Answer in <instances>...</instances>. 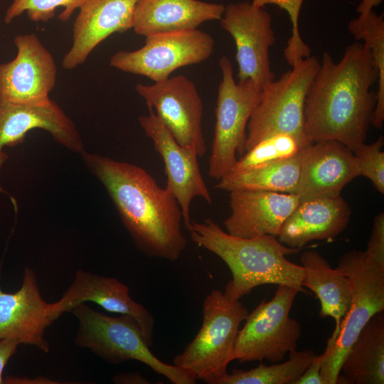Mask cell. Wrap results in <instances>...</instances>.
Here are the masks:
<instances>
[{"label":"cell","instance_id":"25","mask_svg":"<svg viewBox=\"0 0 384 384\" xmlns=\"http://www.w3.org/2000/svg\"><path fill=\"white\" fill-rule=\"evenodd\" d=\"M298 154L220 178L215 187L220 190H257L297 193L300 177Z\"/></svg>","mask_w":384,"mask_h":384},{"label":"cell","instance_id":"4","mask_svg":"<svg viewBox=\"0 0 384 384\" xmlns=\"http://www.w3.org/2000/svg\"><path fill=\"white\" fill-rule=\"evenodd\" d=\"M78 320L75 344L87 348L111 364L136 360L174 384H194L191 372L157 358L150 350L137 322L132 317H113L81 303L70 311Z\"/></svg>","mask_w":384,"mask_h":384},{"label":"cell","instance_id":"33","mask_svg":"<svg viewBox=\"0 0 384 384\" xmlns=\"http://www.w3.org/2000/svg\"><path fill=\"white\" fill-rule=\"evenodd\" d=\"M294 384H324L321 375V361L319 356H316Z\"/></svg>","mask_w":384,"mask_h":384},{"label":"cell","instance_id":"7","mask_svg":"<svg viewBox=\"0 0 384 384\" xmlns=\"http://www.w3.org/2000/svg\"><path fill=\"white\" fill-rule=\"evenodd\" d=\"M336 268L348 280L352 299L337 338L319 356L324 384L338 383L341 363L352 343L370 319L384 310V270L368 261L363 251H348Z\"/></svg>","mask_w":384,"mask_h":384},{"label":"cell","instance_id":"28","mask_svg":"<svg viewBox=\"0 0 384 384\" xmlns=\"http://www.w3.org/2000/svg\"><path fill=\"white\" fill-rule=\"evenodd\" d=\"M303 148L294 137L277 134L265 139L238 159L230 174H236L262 165L292 157ZM227 175V174H226Z\"/></svg>","mask_w":384,"mask_h":384},{"label":"cell","instance_id":"6","mask_svg":"<svg viewBox=\"0 0 384 384\" xmlns=\"http://www.w3.org/2000/svg\"><path fill=\"white\" fill-rule=\"evenodd\" d=\"M319 65L315 56L301 59L279 80H272L262 88L260 100L247 125L245 152L262 140L277 134L294 137L303 147L311 144L304 134V106Z\"/></svg>","mask_w":384,"mask_h":384},{"label":"cell","instance_id":"22","mask_svg":"<svg viewBox=\"0 0 384 384\" xmlns=\"http://www.w3.org/2000/svg\"><path fill=\"white\" fill-rule=\"evenodd\" d=\"M222 4L199 0H139L132 28L141 36L197 28L201 23L220 20Z\"/></svg>","mask_w":384,"mask_h":384},{"label":"cell","instance_id":"1","mask_svg":"<svg viewBox=\"0 0 384 384\" xmlns=\"http://www.w3.org/2000/svg\"><path fill=\"white\" fill-rule=\"evenodd\" d=\"M378 79L371 52L364 43L346 47L338 63L324 52L305 100L308 142L334 140L353 152L365 144L377 102L371 87Z\"/></svg>","mask_w":384,"mask_h":384},{"label":"cell","instance_id":"13","mask_svg":"<svg viewBox=\"0 0 384 384\" xmlns=\"http://www.w3.org/2000/svg\"><path fill=\"white\" fill-rule=\"evenodd\" d=\"M14 43L17 49L15 58L0 63V97L19 104H50L53 100L49 94L57 78L52 54L35 33L18 35Z\"/></svg>","mask_w":384,"mask_h":384},{"label":"cell","instance_id":"10","mask_svg":"<svg viewBox=\"0 0 384 384\" xmlns=\"http://www.w3.org/2000/svg\"><path fill=\"white\" fill-rule=\"evenodd\" d=\"M214 46L213 37L198 28L159 33L146 36L144 45L136 50L116 52L110 65L156 82L167 79L178 68L206 60Z\"/></svg>","mask_w":384,"mask_h":384},{"label":"cell","instance_id":"16","mask_svg":"<svg viewBox=\"0 0 384 384\" xmlns=\"http://www.w3.org/2000/svg\"><path fill=\"white\" fill-rule=\"evenodd\" d=\"M36 129L47 131L56 142L73 152L82 155L85 151L74 122L55 101L35 106L0 97V175L8 159L4 149L21 143L26 134Z\"/></svg>","mask_w":384,"mask_h":384},{"label":"cell","instance_id":"15","mask_svg":"<svg viewBox=\"0 0 384 384\" xmlns=\"http://www.w3.org/2000/svg\"><path fill=\"white\" fill-rule=\"evenodd\" d=\"M58 318L55 303L42 298L31 268L25 267L22 285L16 292H5L0 284V340L16 341L48 353L45 331Z\"/></svg>","mask_w":384,"mask_h":384},{"label":"cell","instance_id":"9","mask_svg":"<svg viewBox=\"0 0 384 384\" xmlns=\"http://www.w3.org/2000/svg\"><path fill=\"white\" fill-rule=\"evenodd\" d=\"M298 292L294 287L278 284L270 301L263 299L248 314L238 334L235 360L277 363L297 350L302 329L289 313Z\"/></svg>","mask_w":384,"mask_h":384},{"label":"cell","instance_id":"26","mask_svg":"<svg viewBox=\"0 0 384 384\" xmlns=\"http://www.w3.org/2000/svg\"><path fill=\"white\" fill-rule=\"evenodd\" d=\"M311 349L294 351L289 359L267 366L260 363L248 370L234 369L228 372L215 384H294L316 357Z\"/></svg>","mask_w":384,"mask_h":384},{"label":"cell","instance_id":"30","mask_svg":"<svg viewBox=\"0 0 384 384\" xmlns=\"http://www.w3.org/2000/svg\"><path fill=\"white\" fill-rule=\"evenodd\" d=\"M304 0H253L252 4L264 7L266 4H274L286 11L292 23V35L284 50L287 63L292 67L299 60L310 56L311 49L302 40L299 30V16Z\"/></svg>","mask_w":384,"mask_h":384},{"label":"cell","instance_id":"2","mask_svg":"<svg viewBox=\"0 0 384 384\" xmlns=\"http://www.w3.org/2000/svg\"><path fill=\"white\" fill-rule=\"evenodd\" d=\"M85 164L106 189L137 248L171 262L184 251L183 215L175 197L143 168L85 151Z\"/></svg>","mask_w":384,"mask_h":384},{"label":"cell","instance_id":"12","mask_svg":"<svg viewBox=\"0 0 384 384\" xmlns=\"http://www.w3.org/2000/svg\"><path fill=\"white\" fill-rule=\"evenodd\" d=\"M220 21L235 43L238 80L250 79L262 88L274 80L269 51L276 38L270 14L242 1L225 6Z\"/></svg>","mask_w":384,"mask_h":384},{"label":"cell","instance_id":"14","mask_svg":"<svg viewBox=\"0 0 384 384\" xmlns=\"http://www.w3.org/2000/svg\"><path fill=\"white\" fill-rule=\"evenodd\" d=\"M145 134L153 142L161 157L166 175V188L177 200L186 228L191 222L190 207L196 197L212 203V196L201 173L197 152L180 145L167 130L153 110L138 118Z\"/></svg>","mask_w":384,"mask_h":384},{"label":"cell","instance_id":"5","mask_svg":"<svg viewBox=\"0 0 384 384\" xmlns=\"http://www.w3.org/2000/svg\"><path fill=\"white\" fill-rule=\"evenodd\" d=\"M248 314L240 299L219 289L212 290L203 302L201 329L183 352L174 357L173 364L191 372L196 379L215 384L235 360L239 328Z\"/></svg>","mask_w":384,"mask_h":384},{"label":"cell","instance_id":"11","mask_svg":"<svg viewBox=\"0 0 384 384\" xmlns=\"http://www.w3.org/2000/svg\"><path fill=\"white\" fill-rule=\"evenodd\" d=\"M135 90L180 145L194 149L199 157L206 154L203 105L193 82L178 75L152 85L138 83Z\"/></svg>","mask_w":384,"mask_h":384},{"label":"cell","instance_id":"17","mask_svg":"<svg viewBox=\"0 0 384 384\" xmlns=\"http://www.w3.org/2000/svg\"><path fill=\"white\" fill-rule=\"evenodd\" d=\"M300 177L297 193L301 200L341 196L343 188L358 176L352 150L341 142L321 141L299 151Z\"/></svg>","mask_w":384,"mask_h":384},{"label":"cell","instance_id":"31","mask_svg":"<svg viewBox=\"0 0 384 384\" xmlns=\"http://www.w3.org/2000/svg\"><path fill=\"white\" fill-rule=\"evenodd\" d=\"M383 145V137L380 135L374 142L363 144L353 151L358 164V176H363L370 179L381 193H384Z\"/></svg>","mask_w":384,"mask_h":384},{"label":"cell","instance_id":"27","mask_svg":"<svg viewBox=\"0 0 384 384\" xmlns=\"http://www.w3.org/2000/svg\"><path fill=\"white\" fill-rule=\"evenodd\" d=\"M348 28L356 40H362L370 49L378 72L377 102L371 124L377 129L383 127L384 121V19L383 14L378 15L371 11L366 16L351 20Z\"/></svg>","mask_w":384,"mask_h":384},{"label":"cell","instance_id":"29","mask_svg":"<svg viewBox=\"0 0 384 384\" xmlns=\"http://www.w3.org/2000/svg\"><path fill=\"white\" fill-rule=\"evenodd\" d=\"M85 0H12L7 8L4 21L11 23L14 18L25 11L28 18L34 22H46L55 14L56 9L63 10L58 16L61 21H68L75 9H79Z\"/></svg>","mask_w":384,"mask_h":384},{"label":"cell","instance_id":"32","mask_svg":"<svg viewBox=\"0 0 384 384\" xmlns=\"http://www.w3.org/2000/svg\"><path fill=\"white\" fill-rule=\"evenodd\" d=\"M366 258L384 270V213L375 217L367 249L363 251Z\"/></svg>","mask_w":384,"mask_h":384},{"label":"cell","instance_id":"34","mask_svg":"<svg viewBox=\"0 0 384 384\" xmlns=\"http://www.w3.org/2000/svg\"><path fill=\"white\" fill-rule=\"evenodd\" d=\"M19 343L9 339L0 340V384L5 383L3 378L4 368L10 358L15 354Z\"/></svg>","mask_w":384,"mask_h":384},{"label":"cell","instance_id":"8","mask_svg":"<svg viewBox=\"0 0 384 384\" xmlns=\"http://www.w3.org/2000/svg\"><path fill=\"white\" fill-rule=\"evenodd\" d=\"M222 79L218 87L215 124L208 174L219 180L236 163V154L245 152L246 129L257 105L262 88L250 79L235 82L233 68L227 56L219 60Z\"/></svg>","mask_w":384,"mask_h":384},{"label":"cell","instance_id":"35","mask_svg":"<svg viewBox=\"0 0 384 384\" xmlns=\"http://www.w3.org/2000/svg\"><path fill=\"white\" fill-rule=\"evenodd\" d=\"M113 380L116 383H136L148 384L150 383L144 377L138 373H127L116 375Z\"/></svg>","mask_w":384,"mask_h":384},{"label":"cell","instance_id":"36","mask_svg":"<svg viewBox=\"0 0 384 384\" xmlns=\"http://www.w3.org/2000/svg\"><path fill=\"white\" fill-rule=\"evenodd\" d=\"M383 0H362L358 4L356 10L360 14V16H367L374 6L381 4Z\"/></svg>","mask_w":384,"mask_h":384},{"label":"cell","instance_id":"23","mask_svg":"<svg viewBox=\"0 0 384 384\" xmlns=\"http://www.w3.org/2000/svg\"><path fill=\"white\" fill-rule=\"evenodd\" d=\"M304 276L302 286L313 292L319 299V316H330L335 321V329L328 339L329 348L337 338L341 324L348 311L352 299L351 288L347 278L315 250L304 252L300 257Z\"/></svg>","mask_w":384,"mask_h":384},{"label":"cell","instance_id":"18","mask_svg":"<svg viewBox=\"0 0 384 384\" xmlns=\"http://www.w3.org/2000/svg\"><path fill=\"white\" fill-rule=\"evenodd\" d=\"M94 302L110 312L127 315L139 326L146 343L151 346L155 320L143 305L133 300L127 285L113 277L79 270L61 298L55 303L59 316L76 305Z\"/></svg>","mask_w":384,"mask_h":384},{"label":"cell","instance_id":"19","mask_svg":"<svg viewBox=\"0 0 384 384\" xmlns=\"http://www.w3.org/2000/svg\"><path fill=\"white\" fill-rule=\"evenodd\" d=\"M138 1L85 0L74 21L73 44L63 58V67L67 70L78 67L110 36L132 28Z\"/></svg>","mask_w":384,"mask_h":384},{"label":"cell","instance_id":"20","mask_svg":"<svg viewBox=\"0 0 384 384\" xmlns=\"http://www.w3.org/2000/svg\"><path fill=\"white\" fill-rule=\"evenodd\" d=\"M301 199L297 194L257 190L230 191V214L224 221L229 234L250 238L277 236Z\"/></svg>","mask_w":384,"mask_h":384},{"label":"cell","instance_id":"21","mask_svg":"<svg viewBox=\"0 0 384 384\" xmlns=\"http://www.w3.org/2000/svg\"><path fill=\"white\" fill-rule=\"evenodd\" d=\"M351 214L348 204L341 196L303 199L277 237L283 245L297 249L312 240H331L347 228Z\"/></svg>","mask_w":384,"mask_h":384},{"label":"cell","instance_id":"24","mask_svg":"<svg viewBox=\"0 0 384 384\" xmlns=\"http://www.w3.org/2000/svg\"><path fill=\"white\" fill-rule=\"evenodd\" d=\"M338 383H384V314L373 315L348 349Z\"/></svg>","mask_w":384,"mask_h":384},{"label":"cell","instance_id":"3","mask_svg":"<svg viewBox=\"0 0 384 384\" xmlns=\"http://www.w3.org/2000/svg\"><path fill=\"white\" fill-rule=\"evenodd\" d=\"M186 228L194 243L214 253L228 265L232 279L224 293L228 297L240 299L255 287L265 284H284L299 292H305L303 267L286 258L300 249L283 245L277 236H234L210 218L202 222L191 220Z\"/></svg>","mask_w":384,"mask_h":384}]
</instances>
